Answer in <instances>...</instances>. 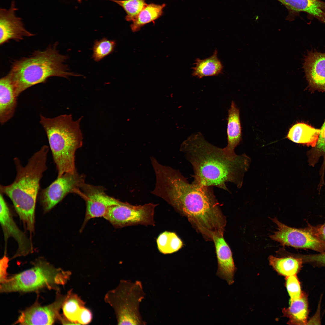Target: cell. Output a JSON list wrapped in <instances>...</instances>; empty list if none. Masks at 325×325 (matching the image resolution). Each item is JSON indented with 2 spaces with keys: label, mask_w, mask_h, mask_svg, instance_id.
I'll use <instances>...</instances> for the list:
<instances>
[{
  "label": "cell",
  "mask_w": 325,
  "mask_h": 325,
  "mask_svg": "<svg viewBox=\"0 0 325 325\" xmlns=\"http://www.w3.org/2000/svg\"><path fill=\"white\" fill-rule=\"evenodd\" d=\"M155 186L151 193L163 199L186 217L206 240L223 236L226 217L211 187L190 184L180 172L158 164L154 170Z\"/></svg>",
  "instance_id": "cell-1"
},
{
  "label": "cell",
  "mask_w": 325,
  "mask_h": 325,
  "mask_svg": "<svg viewBox=\"0 0 325 325\" xmlns=\"http://www.w3.org/2000/svg\"><path fill=\"white\" fill-rule=\"evenodd\" d=\"M180 150L192 166L194 173L193 183L228 191L226 182L241 187L250 162L246 154L228 155L223 148L207 141L200 132L193 134L183 141Z\"/></svg>",
  "instance_id": "cell-2"
},
{
  "label": "cell",
  "mask_w": 325,
  "mask_h": 325,
  "mask_svg": "<svg viewBox=\"0 0 325 325\" xmlns=\"http://www.w3.org/2000/svg\"><path fill=\"white\" fill-rule=\"evenodd\" d=\"M49 147L43 146L29 159L23 166L17 157L14 159L17 171L14 181L9 185H0V193L12 201L15 210L26 229L34 231L35 212L39 188L40 181L47 169V154Z\"/></svg>",
  "instance_id": "cell-3"
},
{
  "label": "cell",
  "mask_w": 325,
  "mask_h": 325,
  "mask_svg": "<svg viewBox=\"0 0 325 325\" xmlns=\"http://www.w3.org/2000/svg\"><path fill=\"white\" fill-rule=\"evenodd\" d=\"M57 45L55 43L44 50L36 51L13 63L8 75L17 97L28 88L45 82L49 77L68 78L80 76L69 71L67 66L64 64L68 57L59 53Z\"/></svg>",
  "instance_id": "cell-4"
},
{
  "label": "cell",
  "mask_w": 325,
  "mask_h": 325,
  "mask_svg": "<svg viewBox=\"0 0 325 325\" xmlns=\"http://www.w3.org/2000/svg\"><path fill=\"white\" fill-rule=\"evenodd\" d=\"M81 119L74 121L70 114L52 118L40 115V123L48 139L57 171V177L66 173H76L75 153L82 144L80 127Z\"/></svg>",
  "instance_id": "cell-5"
},
{
  "label": "cell",
  "mask_w": 325,
  "mask_h": 325,
  "mask_svg": "<svg viewBox=\"0 0 325 325\" xmlns=\"http://www.w3.org/2000/svg\"><path fill=\"white\" fill-rule=\"evenodd\" d=\"M71 274L70 271L56 268L40 260L32 268L8 277L1 284L0 292H27L45 287L51 289L65 284Z\"/></svg>",
  "instance_id": "cell-6"
},
{
  "label": "cell",
  "mask_w": 325,
  "mask_h": 325,
  "mask_svg": "<svg viewBox=\"0 0 325 325\" xmlns=\"http://www.w3.org/2000/svg\"><path fill=\"white\" fill-rule=\"evenodd\" d=\"M145 293L141 281L122 280L106 294L104 300L113 309L119 325H145L140 311Z\"/></svg>",
  "instance_id": "cell-7"
},
{
  "label": "cell",
  "mask_w": 325,
  "mask_h": 325,
  "mask_svg": "<svg viewBox=\"0 0 325 325\" xmlns=\"http://www.w3.org/2000/svg\"><path fill=\"white\" fill-rule=\"evenodd\" d=\"M156 204L135 206L127 203L110 207L104 218L116 228L137 224L154 225Z\"/></svg>",
  "instance_id": "cell-8"
},
{
  "label": "cell",
  "mask_w": 325,
  "mask_h": 325,
  "mask_svg": "<svg viewBox=\"0 0 325 325\" xmlns=\"http://www.w3.org/2000/svg\"><path fill=\"white\" fill-rule=\"evenodd\" d=\"M272 221L277 226V231L270 236L273 240L283 246L296 248L308 249L320 253L325 252V242L303 229L288 226L275 218Z\"/></svg>",
  "instance_id": "cell-9"
},
{
  "label": "cell",
  "mask_w": 325,
  "mask_h": 325,
  "mask_svg": "<svg viewBox=\"0 0 325 325\" xmlns=\"http://www.w3.org/2000/svg\"><path fill=\"white\" fill-rule=\"evenodd\" d=\"M84 181L83 176L79 175L77 172L66 173L57 177L40 192V201L44 211H50L68 193H78Z\"/></svg>",
  "instance_id": "cell-10"
},
{
  "label": "cell",
  "mask_w": 325,
  "mask_h": 325,
  "mask_svg": "<svg viewBox=\"0 0 325 325\" xmlns=\"http://www.w3.org/2000/svg\"><path fill=\"white\" fill-rule=\"evenodd\" d=\"M78 194L86 201V211L82 229L90 219L104 217L110 207L121 204V202L107 195L103 188L82 184Z\"/></svg>",
  "instance_id": "cell-11"
},
{
  "label": "cell",
  "mask_w": 325,
  "mask_h": 325,
  "mask_svg": "<svg viewBox=\"0 0 325 325\" xmlns=\"http://www.w3.org/2000/svg\"><path fill=\"white\" fill-rule=\"evenodd\" d=\"M0 221L4 233L5 252L7 240L9 237H11L17 241L18 245L17 250L14 257L27 255L32 251L31 241L17 226L1 193L0 196Z\"/></svg>",
  "instance_id": "cell-12"
},
{
  "label": "cell",
  "mask_w": 325,
  "mask_h": 325,
  "mask_svg": "<svg viewBox=\"0 0 325 325\" xmlns=\"http://www.w3.org/2000/svg\"><path fill=\"white\" fill-rule=\"evenodd\" d=\"M66 297L60 296L54 302L47 306L35 303L22 311L15 323L22 325L52 324L61 317L59 312Z\"/></svg>",
  "instance_id": "cell-13"
},
{
  "label": "cell",
  "mask_w": 325,
  "mask_h": 325,
  "mask_svg": "<svg viewBox=\"0 0 325 325\" xmlns=\"http://www.w3.org/2000/svg\"><path fill=\"white\" fill-rule=\"evenodd\" d=\"M15 1L12 0L9 9H0L1 45L10 40L20 41L25 37L34 35L25 28L22 19L16 16L15 12L18 9L16 7Z\"/></svg>",
  "instance_id": "cell-14"
},
{
  "label": "cell",
  "mask_w": 325,
  "mask_h": 325,
  "mask_svg": "<svg viewBox=\"0 0 325 325\" xmlns=\"http://www.w3.org/2000/svg\"><path fill=\"white\" fill-rule=\"evenodd\" d=\"M303 68L309 90L311 93L317 91L325 93V52L308 51L304 59Z\"/></svg>",
  "instance_id": "cell-15"
},
{
  "label": "cell",
  "mask_w": 325,
  "mask_h": 325,
  "mask_svg": "<svg viewBox=\"0 0 325 325\" xmlns=\"http://www.w3.org/2000/svg\"><path fill=\"white\" fill-rule=\"evenodd\" d=\"M212 241L215 245L218 261L216 274L225 280L229 285H231L234 282L236 268L231 249L223 236H214Z\"/></svg>",
  "instance_id": "cell-16"
},
{
  "label": "cell",
  "mask_w": 325,
  "mask_h": 325,
  "mask_svg": "<svg viewBox=\"0 0 325 325\" xmlns=\"http://www.w3.org/2000/svg\"><path fill=\"white\" fill-rule=\"evenodd\" d=\"M17 98L11 80L8 74L0 80V122L3 125L14 115Z\"/></svg>",
  "instance_id": "cell-17"
},
{
  "label": "cell",
  "mask_w": 325,
  "mask_h": 325,
  "mask_svg": "<svg viewBox=\"0 0 325 325\" xmlns=\"http://www.w3.org/2000/svg\"><path fill=\"white\" fill-rule=\"evenodd\" d=\"M227 135L228 144L224 148L228 155L236 154L235 148L242 140V129L240 120V110L234 102L232 101L228 110L227 118Z\"/></svg>",
  "instance_id": "cell-18"
},
{
  "label": "cell",
  "mask_w": 325,
  "mask_h": 325,
  "mask_svg": "<svg viewBox=\"0 0 325 325\" xmlns=\"http://www.w3.org/2000/svg\"><path fill=\"white\" fill-rule=\"evenodd\" d=\"M320 132V129L304 122H298L289 128L286 137L294 143L313 147L317 143Z\"/></svg>",
  "instance_id": "cell-19"
},
{
  "label": "cell",
  "mask_w": 325,
  "mask_h": 325,
  "mask_svg": "<svg viewBox=\"0 0 325 325\" xmlns=\"http://www.w3.org/2000/svg\"><path fill=\"white\" fill-rule=\"evenodd\" d=\"M289 306L282 311L284 316L289 318V325H305L308 314V298L303 292L299 298L289 302Z\"/></svg>",
  "instance_id": "cell-20"
},
{
  "label": "cell",
  "mask_w": 325,
  "mask_h": 325,
  "mask_svg": "<svg viewBox=\"0 0 325 325\" xmlns=\"http://www.w3.org/2000/svg\"><path fill=\"white\" fill-rule=\"evenodd\" d=\"M193 67L192 75L201 78L204 77L216 76L222 73L223 66L217 57V51L215 50L211 57L204 59L197 58Z\"/></svg>",
  "instance_id": "cell-21"
},
{
  "label": "cell",
  "mask_w": 325,
  "mask_h": 325,
  "mask_svg": "<svg viewBox=\"0 0 325 325\" xmlns=\"http://www.w3.org/2000/svg\"><path fill=\"white\" fill-rule=\"evenodd\" d=\"M269 264L279 274L286 277L296 274L302 267L303 261L298 255L278 258L269 257Z\"/></svg>",
  "instance_id": "cell-22"
},
{
  "label": "cell",
  "mask_w": 325,
  "mask_h": 325,
  "mask_svg": "<svg viewBox=\"0 0 325 325\" xmlns=\"http://www.w3.org/2000/svg\"><path fill=\"white\" fill-rule=\"evenodd\" d=\"M166 5L154 3L147 4L141 11L130 25L132 31H138L144 25L153 22L159 17L163 14Z\"/></svg>",
  "instance_id": "cell-23"
},
{
  "label": "cell",
  "mask_w": 325,
  "mask_h": 325,
  "mask_svg": "<svg viewBox=\"0 0 325 325\" xmlns=\"http://www.w3.org/2000/svg\"><path fill=\"white\" fill-rule=\"evenodd\" d=\"M84 307L85 302L77 294L70 290L66 295L62 306L64 316L76 324H79L77 322L78 316Z\"/></svg>",
  "instance_id": "cell-24"
},
{
  "label": "cell",
  "mask_w": 325,
  "mask_h": 325,
  "mask_svg": "<svg viewBox=\"0 0 325 325\" xmlns=\"http://www.w3.org/2000/svg\"><path fill=\"white\" fill-rule=\"evenodd\" d=\"M318 140L315 147L307 152L309 165L314 166L320 158L323 157V162L320 170L321 180H324L325 170V119L320 128Z\"/></svg>",
  "instance_id": "cell-25"
},
{
  "label": "cell",
  "mask_w": 325,
  "mask_h": 325,
  "mask_svg": "<svg viewBox=\"0 0 325 325\" xmlns=\"http://www.w3.org/2000/svg\"><path fill=\"white\" fill-rule=\"evenodd\" d=\"M156 242L159 251L164 254L176 252L183 246L182 241L175 233L167 231L159 235Z\"/></svg>",
  "instance_id": "cell-26"
},
{
  "label": "cell",
  "mask_w": 325,
  "mask_h": 325,
  "mask_svg": "<svg viewBox=\"0 0 325 325\" xmlns=\"http://www.w3.org/2000/svg\"><path fill=\"white\" fill-rule=\"evenodd\" d=\"M287 9L288 14L286 20H293L295 17L301 12L307 13L313 8L315 0H277Z\"/></svg>",
  "instance_id": "cell-27"
},
{
  "label": "cell",
  "mask_w": 325,
  "mask_h": 325,
  "mask_svg": "<svg viewBox=\"0 0 325 325\" xmlns=\"http://www.w3.org/2000/svg\"><path fill=\"white\" fill-rule=\"evenodd\" d=\"M121 6L126 13L125 19L133 22L147 5L145 0H109Z\"/></svg>",
  "instance_id": "cell-28"
},
{
  "label": "cell",
  "mask_w": 325,
  "mask_h": 325,
  "mask_svg": "<svg viewBox=\"0 0 325 325\" xmlns=\"http://www.w3.org/2000/svg\"><path fill=\"white\" fill-rule=\"evenodd\" d=\"M116 44L115 40L105 38L96 40L93 47L92 58L96 62L100 61L114 51Z\"/></svg>",
  "instance_id": "cell-29"
},
{
  "label": "cell",
  "mask_w": 325,
  "mask_h": 325,
  "mask_svg": "<svg viewBox=\"0 0 325 325\" xmlns=\"http://www.w3.org/2000/svg\"><path fill=\"white\" fill-rule=\"evenodd\" d=\"M286 285L290 300L298 298L302 295L303 292L296 274L286 277Z\"/></svg>",
  "instance_id": "cell-30"
},
{
  "label": "cell",
  "mask_w": 325,
  "mask_h": 325,
  "mask_svg": "<svg viewBox=\"0 0 325 325\" xmlns=\"http://www.w3.org/2000/svg\"><path fill=\"white\" fill-rule=\"evenodd\" d=\"M304 229L315 237L325 242V223L316 226L308 225Z\"/></svg>",
  "instance_id": "cell-31"
},
{
  "label": "cell",
  "mask_w": 325,
  "mask_h": 325,
  "mask_svg": "<svg viewBox=\"0 0 325 325\" xmlns=\"http://www.w3.org/2000/svg\"><path fill=\"white\" fill-rule=\"evenodd\" d=\"M303 262L313 263L325 266V252L320 254L300 255Z\"/></svg>",
  "instance_id": "cell-32"
},
{
  "label": "cell",
  "mask_w": 325,
  "mask_h": 325,
  "mask_svg": "<svg viewBox=\"0 0 325 325\" xmlns=\"http://www.w3.org/2000/svg\"><path fill=\"white\" fill-rule=\"evenodd\" d=\"M92 316L91 311L85 306L82 308L79 315L77 322L79 324H87L91 322Z\"/></svg>",
  "instance_id": "cell-33"
},
{
  "label": "cell",
  "mask_w": 325,
  "mask_h": 325,
  "mask_svg": "<svg viewBox=\"0 0 325 325\" xmlns=\"http://www.w3.org/2000/svg\"><path fill=\"white\" fill-rule=\"evenodd\" d=\"M8 258L5 253V255L0 261V282L1 284L4 283L7 279V269L9 261Z\"/></svg>",
  "instance_id": "cell-34"
},
{
  "label": "cell",
  "mask_w": 325,
  "mask_h": 325,
  "mask_svg": "<svg viewBox=\"0 0 325 325\" xmlns=\"http://www.w3.org/2000/svg\"><path fill=\"white\" fill-rule=\"evenodd\" d=\"M82 0H77V1L79 3H81Z\"/></svg>",
  "instance_id": "cell-35"
},
{
  "label": "cell",
  "mask_w": 325,
  "mask_h": 325,
  "mask_svg": "<svg viewBox=\"0 0 325 325\" xmlns=\"http://www.w3.org/2000/svg\"><path fill=\"white\" fill-rule=\"evenodd\" d=\"M323 23L325 24V20H324Z\"/></svg>",
  "instance_id": "cell-36"
}]
</instances>
